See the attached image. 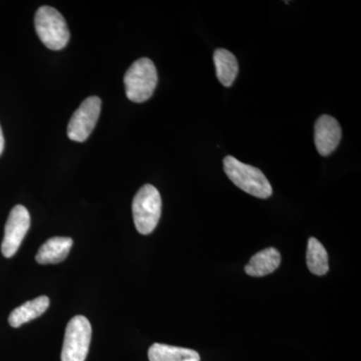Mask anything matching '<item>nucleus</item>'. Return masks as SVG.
Listing matches in <instances>:
<instances>
[{"instance_id": "f257e3e1", "label": "nucleus", "mask_w": 361, "mask_h": 361, "mask_svg": "<svg viewBox=\"0 0 361 361\" xmlns=\"http://www.w3.org/2000/svg\"><path fill=\"white\" fill-rule=\"evenodd\" d=\"M227 177L235 186L256 198L267 199L272 195V187L262 171L253 166L242 163L232 156L223 161Z\"/></svg>"}, {"instance_id": "f03ea898", "label": "nucleus", "mask_w": 361, "mask_h": 361, "mask_svg": "<svg viewBox=\"0 0 361 361\" xmlns=\"http://www.w3.org/2000/svg\"><path fill=\"white\" fill-rule=\"evenodd\" d=\"M123 84L130 101L144 103L151 99L158 84V73L153 61L147 58L135 61L126 73Z\"/></svg>"}, {"instance_id": "7ed1b4c3", "label": "nucleus", "mask_w": 361, "mask_h": 361, "mask_svg": "<svg viewBox=\"0 0 361 361\" xmlns=\"http://www.w3.org/2000/svg\"><path fill=\"white\" fill-rule=\"evenodd\" d=\"M35 26L42 44L51 51L65 49L70 40L65 18L54 7H39L35 13Z\"/></svg>"}, {"instance_id": "20e7f679", "label": "nucleus", "mask_w": 361, "mask_h": 361, "mask_svg": "<svg viewBox=\"0 0 361 361\" xmlns=\"http://www.w3.org/2000/svg\"><path fill=\"white\" fill-rule=\"evenodd\" d=\"M132 208L137 232L151 234L161 218V198L158 190L149 184L142 186L135 194Z\"/></svg>"}, {"instance_id": "39448f33", "label": "nucleus", "mask_w": 361, "mask_h": 361, "mask_svg": "<svg viewBox=\"0 0 361 361\" xmlns=\"http://www.w3.org/2000/svg\"><path fill=\"white\" fill-rule=\"evenodd\" d=\"M92 341V325L82 315L71 318L66 326L61 361H85Z\"/></svg>"}, {"instance_id": "423d86ee", "label": "nucleus", "mask_w": 361, "mask_h": 361, "mask_svg": "<svg viewBox=\"0 0 361 361\" xmlns=\"http://www.w3.org/2000/svg\"><path fill=\"white\" fill-rule=\"evenodd\" d=\"M101 108L102 99L97 97H87L80 104L68 123V135L71 141H87L99 121Z\"/></svg>"}, {"instance_id": "0eeeda50", "label": "nucleus", "mask_w": 361, "mask_h": 361, "mask_svg": "<svg viewBox=\"0 0 361 361\" xmlns=\"http://www.w3.org/2000/svg\"><path fill=\"white\" fill-rule=\"evenodd\" d=\"M30 227V215L27 209L23 205L13 207L7 219L1 244V252L4 257H13L18 252Z\"/></svg>"}, {"instance_id": "6e6552de", "label": "nucleus", "mask_w": 361, "mask_h": 361, "mask_svg": "<svg viewBox=\"0 0 361 361\" xmlns=\"http://www.w3.org/2000/svg\"><path fill=\"white\" fill-rule=\"evenodd\" d=\"M341 137V125L334 116L323 115L317 118L314 126V142L320 155L327 157L334 153Z\"/></svg>"}, {"instance_id": "1a4fd4ad", "label": "nucleus", "mask_w": 361, "mask_h": 361, "mask_svg": "<svg viewBox=\"0 0 361 361\" xmlns=\"http://www.w3.org/2000/svg\"><path fill=\"white\" fill-rule=\"evenodd\" d=\"M73 244V239L70 237H52L40 246L35 260L42 265L63 262L70 254Z\"/></svg>"}, {"instance_id": "9d476101", "label": "nucleus", "mask_w": 361, "mask_h": 361, "mask_svg": "<svg viewBox=\"0 0 361 361\" xmlns=\"http://www.w3.org/2000/svg\"><path fill=\"white\" fill-rule=\"evenodd\" d=\"M280 263L281 255L279 251L270 247L255 254L247 264L245 271L252 277H263L277 270Z\"/></svg>"}, {"instance_id": "9b49d317", "label": "nucleus", "mask_w": 361, "mask_h": 361, "mask_svg": "<svg viewBox=\"0 0 361 361\" xmlns=\"http://www.w3.org/2000/svg\"><path fill=\"white\" fill-rule=\"evenodd\" d=\"M49 298L47 296H39L33 300L23 303L20 307L16 308L8 317L11 326L14 329L20 327L21 325L37 319L40 315L44 314L49 306Z\"/></svg>"}, {"instance_id": "f8f14e48", "label": "nucleus", "mask_w": 361, "mask_h": 361, "mask_svg": "<svg viewBox=\"0 0 361 361\" xmlns=\"http://www.w3.org/2000/svg\"><path fill=\"white\" fill-rule=\"evenodd\" d=\"M213 59L218 80L224 87H231L238 75L239 66L237 59L231 51L225 49H216Z\"/></svg>"}, {"instance_id": "ddd939ff", "label": "nucleus", "mask_w": 361, "mask_h": 361, "mask_svg": "<svg viewBox=\"0 0 361 361\" xmlns=\"http://www.w3.org/2000/svg\"><path fill=\"white\" fill-rule=\"evenodd\" d=\"M149 361H200L197 351L189 348H177L167 344L155 343L148 353Z\"/></svg>"}, {"instance_id": "4468645a", "label": "nucleus", "mask_w": 361, "mask_h": 361, "mask_svg": "<svg viewBox=\"0 0 361 361\" xmlns=\"http://www.w3.org/2000/svg\"><path fill=\"white\" fill-rule=\"evenodd\" d=\"M306 262L310 272L317 276H322L329 272V254L325 250L324 246L317 239L308 240Z\"/></svg>"}, {"instance_id": "2eb2a0df", "label": "nucleus", "mask_w": 361, "mask_h": 361, "mask_svg": "<svg viewBox=\"0 0 361 361\" xmlns=\"http://www.w3.org/2000/svg\"><path fill=\"white\" fill-rule=\"evenodd\" d=\"M4 134H2L1 127H0V156H1L2 152H4Z\"/></svg>"}]
</instances>
